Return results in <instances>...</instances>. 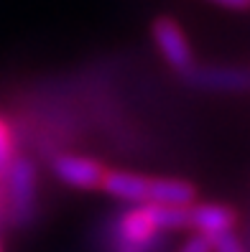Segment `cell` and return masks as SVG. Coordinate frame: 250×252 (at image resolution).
Returning a JSON list of instances; mask_svg holds the SVG:
<instances>
[{
	"label": "cell",
	"instance_id": "7a4b0ae2",
	"mask_svg": "<svg viewBox=\"0 0 250 252\" xmlns=\"http://www.w3.org/2000/svg\"><path fill=\"white\" fill-rule=\"evenodd\" d=\"M151 36L156 41L161 56H164V62L179 77L194 66V54H192V46H189V38L184 33V28L174 18H169V16L156 18L151 23Z\"/></svg>",
	"mask_w": 250,
	"mask_h": 252
},
{
	"label": "cell",
	"instance_id": "277c9868",
	"mask_svg": "<svg viewBox=\"0 0 250 252\" xmlns=\"http://www.w3.org/2000/svg\"><path fill=\"white\" fill-rule=\"evenodd\" d=\"M51 171L62 184L74 186V189H100L102 179H105L107 168L102 163L84 158V156H74V153H62L51 160Z\"/></svg>",
	"mask_w": 250,
	"mask_h": 252
},
{
	"label": "cell",
	"instance_id": "9c48e42d",
	"mask_svg": "<svg viewBox=\"0 0 250 252\" xmlns=\"http://www.w3.org/2000/svg\"><path fill=\"white\" fill-rule=\"evenodd\" d=\"M210 240V247L212 252H248L245 247V240H240L238 234H235L232 229L230 232H219V234H212L207 237Z\"/></svg>",
	"mask_w": 250,
	"mask_h": 252
},
{
	"label": "cell",
	"instance_id": "3957f363",
	"mask_svg": "<svg viewBox=\"0 0 250 252\" xmlns=\"http://www.w3.org/2000/svg\"><path fill=\"white\" fill-rule=\"evenodd\" d=\"M189 87L204 92H250V69L245 66H199L181 74Z\"/></svg>",
	"mask_w": 250,
	"mask_h": 252
},
{
	"label": "cell",
	"instance_id": "8fae6325",
	"mask_svg": "<svg viewBox=\"0 0 250 252\" xmlns=\"http://www.w3.org/2000/svg\"><path fill=\"white\" fill-rule=\"evenodd\" d=\"M212 3L230 8V10H250V0H212Z\"/></svg>",
	"mask_w": 250,
	"mask_h": 252
},
{
	"label": "cell",
	"instance_id": "5b68a950",
	"mask_svg": "<svg viewBox=\"0 0 250 252\" xmlns=\"http://www.w3.org/2000/svg\"><path fill=\"white\" fill-rule=\"evenodd\" d=\"M238 221V212L225 204H192L189 206V229L197 234L212 237L219 232H230Z\"/></svg>",
	"mask_w": 250,
	"mask_h": 252
},
{
	"label": "cell",
	"instance_id": "ba28073f",
	"mask_svg": "<svg viewBox=\"0 0 250 252\" xmlns=\"http://www.w3.org/2000/svg\"><path fill=\"white\" fill-rule=\"evenodd\" d=\"M16 160V140H13V130L10 125L0 117V184L5 181V176Z\"/></svg>",
	"mask_w": 250,
	"mask_h": 252
},
{
	"label": "cell",
	"instance_id": "30bf717a",
	"mask_svg": "<svg viewBox=\"0 0 250 252\" xmlns=\"http://www.w3.org/2000/svg\"><path fill=\"white\" fill-rule=\"evenodd\" d=\"M179 252H212V247H210V240L204 234H194L181 245Z\"/></svg>",
	"mask_w": 250,
	"mask_h": 252
},
{
	"label": "cell",
	"instance_id": "52a82bcc",
	"mask_svg": "<svg viewBox=\"0 0 250 252\" xmlns=\"http://www.w3.org/2000/svg\"><path fill=\"white\" fill-rule=\"evenodd\" d=\"M197 199V189L181 179H151L148 204L166 206H192Z\"/></svg>",
	"mask_w": 250,
	"mask_h": 252
},
{
	"label": "cell",
	"instance_id": "4fadbf2b",
	"mask_svg": "<svg viewBox=\"0 0 250 252\" xmlns=\"http://www.w3.org/2000/svg\"><path fill=\"white\" fill-rule=\"evenodd\" d=\"M0 252H3V245H0Z\"/></svg>",
	"mask_w": 250,
	"mask_h": 252
},
{
	"label": "cell",
	"instance_id": "6da1fadb",
	"mask_svg": "<svg viewBox=\"0 0 250 252\" xmlns=\"http://www.w3.org/2000/svg\"><path fill=\"white\" fill-rule=\"evenodd\" d=\"M3 184H5V214H8V219L16 227L31 224L34 212H36V186H38L34 160L26 156H16Z\"/></svg>",
	"mask_w": 250,
	"mask_h": 252
},
{
	"label": "cell",
	"instance_id": "8992f818",
	"mask_svg": "<svg viewBox=\"0 0 250 252\" xmlns=\"http://www.w3.org/2000/svg\"><path fill=\"white\" fill-rule=\"evenodd\" d=\"M100 189L105 194H110L112 199H120L128 204H148L151 179L141 173H130V171H107Z\"/></svg>",
	"mask_w": 250,
	"mask_h": 252
},
{
	"label": "cell",
	"instance_id": "7c38bea8",
	"mask_svg": "<svg viewBox=\"0 0 250 252\" xmlns=\"http://www.w3.org/2000/svg\"><path fill=\"white\" fill-rule=\"evenodd\" d=\"M245 247H248V252H250V221H248V232H245Z\"/></svg>",
	"mask_w": 250,
	"mask_h": 252
}]
</instances>
